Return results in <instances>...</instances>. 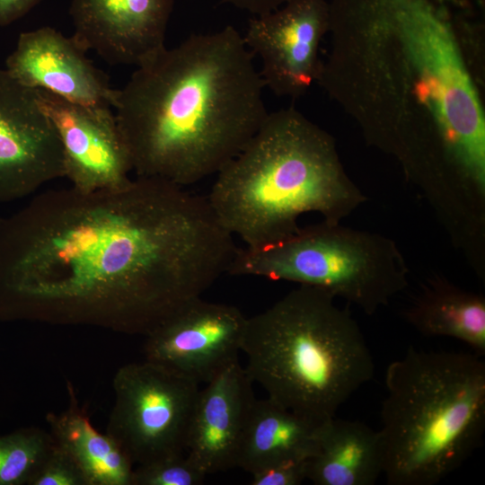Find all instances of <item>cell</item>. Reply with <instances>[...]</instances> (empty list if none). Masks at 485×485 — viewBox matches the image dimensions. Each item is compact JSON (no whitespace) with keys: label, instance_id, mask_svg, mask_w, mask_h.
<instances>
[{"label":"cell","instance_id":"6da1fadb","mask_svg":"<svg viewBox=\"0 0 485 485\" xmlns=\"http://www.w3.org/2000/svg\"><path fill=\"white\" fill-rule=\"evenodd\" d=\"M236 249L207 198L164 180L46 190L0 218V321L146 336L227 273Z\"/></svg>","mask_w":485,"mask_h":485},{"label":"cell","instance_id":"7a4b0ae2","mask_svg":"<svg viewBox=\"0 0 485 485\" xmlns=\"http://www.w3.org/2000/svg\"><path fill=\"white\" fill-rule=\"evenodd\" d=\"M137 67L113 107L137 176L185 187L217 173L269 113L253 54L233 26L191 34Z\"/></svg>","mask_w":485,"mask_h":485},{"label":"cell","instance_id":"3957f363","mask_svg":"<svg viewBox=\"0 0 485 485\" xmlns=\"http://www.w3.org/2000/svg\"><path fill=\"white\" fill-rule=\"evenodd\" d=\"M216 174L207 198L225 228L251 249L294 235L302 215L341 223L367 200L332 137L294 109L269 112Z\"/></svg>","mask_w":485,"mask_h":485},{"label":"cell","instance_id":"277c9868","mask_svg":"<svg viewBox=\"0 0 485 485\" xmlns=\"http://www.w3.org/2000/svg\"><path fill=\"white\" fill-rule=\"evenodd\" d=\"M300 285L247 318L244 367L268 398L318 422L336 412L375 373L371 351L348 310Z\"/></svg>","mask_w":485,"mask_h":485},{"label":"cell","instance_id":"5b68a950","mask_svg":"<svg viewBox=\"0 0 485 485\" xmlns=\"http://www.w3.org/2000/svg\"><path fill=\"white\" fill-rule=\"evenodd\" d=\"M378 430L390 485H434L482 444L485 364L480 355L410 348L385 373Z\"/></svg>","mask_w":485,"mask_h":485},{"label":"cell","instance_id":"8992f818","mask_svg":"<svg viewBox=\"0 0 485 485\" xmlns=\"http://www.w3.org/2000/svg\"><path fill=\"white\" fill-rule=\"evenodd\" d=\"M481 3L330 0L331 14L339 23L396 40L445 162L473 183L485 181V118L455 40L454 20L458 13L481 7Z\"/></svg>","mask_w":485,"mask_h":485},{"label":"cell","instance_id":"52a82bcc","mask_svg":"<svg viewBox=\"0 0 485 485\" xmlns=\"http://www.w3.org/2000/svg\"><path fill=\"white\" fill-rule=\"evenodd\" d=\"M406 260L381 234L322 220L258 249H236L227 273L320 288L372 315L409 285Z\"/></svg>","mask_w":485,"mask_h":485},{"label":"cell","instance_id":"ba28073f","mask_svg":"<svg viewBox=\"0 0 485 485\" xmlns=\"http://www.w3.org/2000/svg\"><path fill=\"white\" fill-rule=\"evenodd\" d=\"M198 385L146 359L122 366L106 433L133 464L184 454Z\"/></svg>","mask_w":485,"mask_h":485},{"label":"cell","instance_id":"9c48e42d","mask_svg":"<svg viewBox=\"0 0 485 485\" xmlns=\"http://www.w3.org/2000/svg\"><path fill=\"white\" fill-rule=\"evenodd\" d=\"M63 177L62 144L37 91L0 68V204Z\"/></svg>","mask_w":485,"mask_h":485},{"label":"cell","instance_id":"30bf717a","mask_svg":"<svg viewBox=\"0 0 485 485\" xmlns=\"http://www.w3.org/2000/svg\"><path fill=\"white\" fill-rule=\"evenodd\" d=\"M246 324L235 306L195 298L146 335V360L207 384L238 362Z\"/></svg>","mask_w":485,"mask_h":485},{"label":"cell","instance_id":"8fae6325","mask_svg":"<svg viewBox=\"0 0 485 485\" xmlns=\"http://www.w3.org/2000/svg\"><path fill=\"white\" fill-rule=\"evenodd\" d=\"M328 30V0H287L272 12L253 16L242 38L260 59L265 87L278 96L295 98L319 75L318 48Z\"/></svg>","mask_w":485,"mask_h":485},{"label":"cell","instance_id":"7c38bea8","mask_svg":"<svg viewBox=\"0 0 485 485\" xmlns=\"http://www.w3.org/2000/svg\"><path fill=\"white\" fill-rule=\"evenodd\" d=\"M36 91L60 138L65 177L71 187L93 191L119 187L130 180V156L111 108L82 105Z\"/></svg>","mask_w":485,"mask_h":485},{"label":"cell","instance_id":"4fadbf2b","mask_svg":"<svg viewBox=\"0 0 485 485\" xmlns=\"http://www.w3.org/2000/svg\"><path fill=\"white\" fill-rule=\"evenodd\" d=\"M175 0H71L73 38L110 65L138 66L165 48Z\"/></svg>","mask_w":485,"mask_h":485},{"label":"cell","instance_id":"5bb4252c","mask_svg":"<svg viewBox=\"0 0 485 485\" xmlns=\"http://www.w3.org/2000/svg\"><path fill=\"white\" fill-rule=\"evenodd\" d=\"M73 38L44 26L20 34L5 70L31 89L44 90L72 102L113 108L118 89L85 56Z\"/></svg>","mask_w":485,"mask_h":485},{"label":"cell","instance_id":"9a60e30c","mask_svg":"<svg viewBox=\"0 0 485 485\" xmlns=\"http://www.w3.org/2000/svg\"><path fill=\"white\" fill-rule=\"evenodd\" d=\"M253 382L239 361L199 389L187 437L188 457L207 475L236 467Z\"/></svg>","mask_w":485,"mask_h":485},{"label":"cell","instance_id":"2e32d148","mask_svg":"<svg viewBox=\"0 0 485 485\" xmlns=\"http://www.w3.org/2000/svg\"><path fill=\"white\" fill-rule=\"evenodd\" d=\"M323 422L302 416L266 398L251 409L236 467L251 474L285 461H307L316 451Z\"/></svg>","mask_w":485,"mask_h":485},{"label":"cell","instance_id":"e0dca14e","mask_svg":"<svg viewBox=\"0 0 485 485\" xmlns=\"http://www.w3.org/2000/svg\"><path fill=\"white\" fill-rule=\"evenodd\" d=\"M383 473L378 431L336 417L322 424L306 479L316 485H373Z\"/></svg>","mask_w":485,"mask_h":485},{"label":"cell","instance_id":"ac0fdd59","mask_svg":"<svg viewBox=\"0 0 485 485\" xmlns=\"http://www.w3.org/2000/svg\"><path fill=\"white\" fill-rule=\"evenodd\" d=\"M425 336L459 340L480 356L485 353V297L463 289L438 274L428 278L404 313Z\"/></svg>","mask_w":485,"mask_h":485},{"label":"cell","instance_id":"d6986e66","mask_svg":"<svg viewBox=\"0 0 485 485\" xmlns=\"http://www.w3.org/2000/svg\"><path fill=\"white\" fill-rule=\"evenodd\" d=\"M66 388L67 408L46 416L54 443L75 461L89 485H131L133 463L113 438L93 427L69 382Z\"/></svg>","mask_w":485,"mask_h":485},{"label":"cell","instance_id":"ffe728a7","mask_svg":"<svg viewBox=\"0 0 485 485\" xmlns=\"http://www.w3.org/2000/svg\"><path fill=\"white\" fill-rule=\"evenodd\" d=\"M54 445L49 432L37 427L0 434V485H29Z\"/></svg>","mask_w":485,"mask_h":485},{"label":"cell","instance_id":"44dd1931","mask_svg":"<svg viewBox=\"0 0 485 485\" xmlns=\"http://www.w3.org/2000/svg\"><path fill=\"white\" fill-rule=\"evenodd\" d=\"M206 476L187 454H180L137 465L131 485H199Z\"/></svg>","mask_w":485,"mask_h":485},{"label":"cell","instance_id":"7402d4cb","mask_svg":"<svg viewBox=\"0 0 485 485\" xmlns=\"http://www.w3.org/2000/svg\"><path fill=\"white\" fill-rule=\"evenodd\" d=\"M29 485H89V483L75 461L55 444Z\"/></svg>","mask_w":485,"mask_h":485},{"label":"cell","instance_id":"603a6c76","mask_svg":"<svg viewBox=\"0 0 485 485\" xmlns=\"http://www.w3.org/2000/svg\"><path fill=\"white\" fill-rule=\"evenodd\" d=\"M307 461L280 462L251 473L252 485H298L306 479Z\"/></svg>","mask_w":485,"mask_h":485},{"label":"cell","instance_id":"cb8c5ba5","mask_svg":"<svg viewBox=\"0 0 485 485\" xmlns=\"http://www.w3.org/2000/svg\"><path fill=\"white\" fill-rule=\"evenodd\" d=\"M42 0H0V26H7L27 14Z\"/></svg>","mask_w":485,"mask_h":485},{"label":"cell","instance_id":"d4e9b609","mask_svg":"<svg viewBox=\"0 0 485 485\" xmlns=\"http://www.w3.org/2000/svg\"><path fill=\"white\" fill-rule=\"evenodd\" d=\"M242 11L248 12L254 16L272 12L287 0H222Z\"/></svg>","mask_w":485,"mask_h":485}]
</instances>
